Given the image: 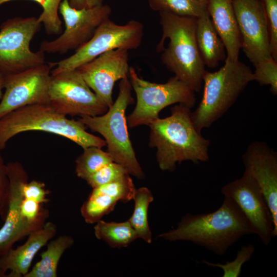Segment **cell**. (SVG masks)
<instances>
[{"label":"cell","instance_id":"cell-33","mask_svg":"<svg viewBox=\"0 0 277 277\" xmlns=\"http://www.w3.org/2000/svg\"><path fill=\"white\" fill-rule=\"evenodd\" d=\"M49 193V191L46 188L45 184L36 180L27 182L22 188L24 198L32 200L42 204L49 201L47 195Z\"/></svg>","mask_w":277,"mask_h":277},{"label":"cell","instance_id":"cell-8","mask_svg":"<svg viewBox=\"0 0 277 277\" xmlns=\"http://www.w3.org/2000/svg\"><path fill=\"white\" fill-rule=\"evenodd\" d=\"M144 35V26L131 20L118 25L108 18L96 29L92 37L70 56L53 63L51 74L75 70L107 51L117 49L128 50L137 48Z\"/></svg>","mask_w":277,"mask_h":277},{"label":"cell","instance_id":"cell-6","mask_svg":"<svg viewBox=\"0 0 277 277\" xmlns=\"http://www.w3.org/2000/svg\"><path fill=\"white\" fill-rule=\"evenodd\" d=\"M118 87L117 97L106 113L95 116H83L78 120L87 128L103 136L113 162L121 165L129 174L142 179L145 175L129 136L126 116L127 107L133 103L129 77L121 80Z\"/></svg>","mask_w":277,"mask_h":277},{"label":"cell","instance_id":"cell-21","mask_svg":"<svg viewBox=\"0 0 277 277\" xmlns=\"http://www.w3.org/2000/svg\"><path fill=\"white\" fill-rule=\"evenodd\" d=\"M73 243V239L67 235H61L49 242L46 250L41 254V260L24 277H56L60 260Z\"/></svg>","mask_w":277,"mask_h":277},{"label":"cell","instance_id":"cell-4","mask_svg":"<svg viewBox=\"0 0 277 277\" xmlns=\"http://www.w3.org/2000/svg\"><path fill=\"white\" fill-rule=\"evenodd\" d=\"M87 129L80 120L68 118L50 104L28 105L0 118V151L5 148L13 137L29 131H45L62 136L83 149L106 146L104 140L88 132Z\"/></svg>","mask_w":277,"mask_h":277},{"label":"cell","instance_id":"cell-28","mask_svg":"<svg viewBox=\"0 0 277 277\" xmlns=\"http://www.w3.org/2000/svg\"><path fill=\"white\" fill-rule=\"evenodd\" d=\"M15 0H0V6ZM39 4L43 11L37 19L44 26L48 35H58L62 33V22L60 18L59 7L63 0H30Z\"/></svg>","mask_w":277,"mask_h":277},{"label":"cell","instance_id":"cell-27","mask_svg":"<svg viewBox=\"0 0 277 277\" xmlns=\"http://www.w3.org/2000/svg\"><path fill=\"white\" fill-rule=\"evenodd\" d=\"M117 202L105 195H89L81 207V213L87 223H96L114 209Z\"/></svg>","mask_w":277,"mask_h":277},{"label":"cell","instance_id":"cell-32","mask_svg":"<svg viewBox=\"0 0 277 277\" xmlns=\"http://www.w3.org/2000/svg\"><path fill=\"white\" fill-rule=\"evenodd\" d=\"M261 1L268 26L271 56L277 61V0Z\"/></svg>","mask_w":277,"mask_h":277},{"label":"cell","instance_id":"cell-34","mask_svg":"<svg viewBox=\"0 0 277 277\" xmlns=\"http://www.w3.org/2000/svg\"><path fill=\"white\" fill-rule=\"evenodd\" d=\"M9 179L7 165L0 152V215L4 221L8 208Z\"/></svg>","mask_w":277,"mask_h":277},{"label":"cell","instance_id":"cell-16","mask_svg":"<svg viewBox=\"0 0 277 277\" xmlns=\"http://www.w3.org/2000/svg\"><path fill=\"white\" fill-rule=\"evenodd\" d=\"M6 165L9 179L8 208L0 228V256L12 248L17 241L34 231L24 222L21 212L22 188L28 181L27 172L18 162H10Z\"/></svg>","mask_w":277,"mask_h":277},{"label":"cell","instance_id":"cell-12","mask_svg":"<svg viewBox=\"0 0 277 277\" xmlns=\"http://www.w3.org/2000/svg\"><path fill=\"white\" fill-rule=\"evenodd\" d=\"M221 192L235 204L253 234L267 246L274 238L272 216L260 186L250 172L245 170L240 178L224 185Z\"/></svg>","mask_w":277,"mask_h":277},{"label":"cell","instance_id":"cell-24","mask_svg":"<svg viewBox=\"0 0 277 277\" xmlns=\"http://www.w3.org/2000/svg\"><path fill=\"white\" fill-rule=\"evenodd\" d=\"M83 153L75 161V173L84 180L104 166L113 161L107 151L102 148L90 146L83 149Z\"/></svg>","mask_w":277,"mask_h":277},{"label":"cell","instance_id":"cell-2","mask_svg":"<svg viewBox=\"0 0 277 277\" xmlns=\"http://www.w3.org/2000/svg\"><path fill=\"white\" fill-rule=\"evenodd\" d=\"M250 234H253V230L241 211L233 202L224 197L215 211L188 213L175 229L159 237L169 241L190 242L216 255H223L241 238Z\"/></svg>","mask_w":277,"mask_h":277},{"label":"cell","instance_id":"cell-26","mask_svg":"<svg viewBox=\"0 0 277 277\" xmlns=\"http://www.w3.org/2000/svg\"><path fill=\"white\" fill-rule=\"evenodd\" d=\"M129 175L126 174L114 181L93 188L89 195H105L124 203L133 200L136 189Z\"/></svg>","mask_w":277,"mask_h":277},{"label":"cell","instance_id":"cell-9","mask_svg":"<svg viewBox=\"0 0 277 277\" xmlns=\"http://www.w3.org/2000/svg\"><path fill=\"white\" fill-rule=\"evenodd\" d=\"M42 24L34 16L9 18L0 26V72L12 74L46 63L45 53L30 45Z\"/></svg>","mask_w":277,"mask_h":277},{"label":"cell","instance_id":"cell-22","mask_svg":"<svg viewBox=\"0 0 277 277\" xmlns=\"http://www.w3.org/2000/svg\"><path fill=\"white\" fill-rule=\"evenodd\" d=\"M97 239L102 240L113 248L127 247L137 236L128 221L121 222H107L100 220L94 227Z\"/></svg>","mask_w":277,"mask_h":277},{"label":"cell","instance_id":"cell-25","mask_svg":"<svg viewBox=\"0 0 277 277\" xmlns=\"http://www.w3.org/2000/svg\"><path fill=\"white\" fill-rule=\"evenodd\" d=\"M208 2V1H207ZM207 2L196 0H148L150 8L155 11H166L183 16L198 17L206 10Z\"/></svg>","mask_w":277,"mask_h":277},{"label":"cell","instance_id":"cell-31","mask_svg":"<svg viewBox=\"0 0 277 277\" xmlns=\"http://www.w3.org/2000/svg\"><path fill=\"white\" fill-rule=\"evenodd\" d=\"M127 173V170L121 165L112 162L90 175L85 181L94 188L114 181Z\"/></svg>","mask_w":277,"mask_h":277},{"label":"cell","instance_id":"cell-7","mask_svg":"<svg viewBox=\"0 0 277 277\" xmlns=\"http://www.w3.org/2000/svg\"><path fill=\"white\" fill-rule=\"evenodd\" d=\"M129 80L136 96V106L127 117L130 128L149 126L168 106L181 104L191 109L195 105V92L175 76L165 83L157 84L141 78L134 68L130 67Z\"/></svg>","mask_w":277,"mask_h":277},{"label":"cell","instance_id":"cell-1","mask_svg":"<svg viewBox=\"0 0 277 277\" xmlns=\"http://www.w3.org/2000/svg\"><path fill=\"white\" fill-rule=\"evenodd\" d=\"M190 108L181 104L171 108V114L149 125V146L156 148V157L163 171H173L176 164L209 161L210 141L199 132L191 120Z\"/></svg>","mask_w":277,"mask_h":277},{"label":"cell","instance_id":"cell-35","mask_svg":"<svg viewBox=\"0 0 277 277\" xmlns=\"http://www.w3.org/2000/svg\"><path fill=\"white\" fill-rule=\"evenodd\" d=\"M70 5L76 9L87 7V0H68Z\"/></svg>","mask_w":277,"mask_h":277},{"label":"cell","instance_id":"cell-36","mask_svg":"<svg viewBox=\"0 0 277 277\" xmlns=\"http://www.w3.org/2000/svg\"><path fill=\"white\" fill-rule=\"evenodd\" d=\"M103 0H87V7H91L103 4Z\"/></svg>","mask_w":277,"mask_h":277},{"label":"cell","instance_id":"cell-29","mask_svg":"<svg viewBox=\"0 0 277 277\" xmlns=\"http://www.w3.org/2000/svg\"><path fill=\"white\" fill-rule=\"evenodd\" d=\"M255 251V247L251 244L242 245L237 252L235 259L225 264L212 263L203 260V263L208 266L219 268L223 270V277H239L244 264L250 260Z\"/></svg>","mask_w":277,"mask_h":277},{"label":"cell","instance_id":"cell-38","mask_svg":"<svg viewBox=\"0 0 277 277\" xmlns=\"http://www.w3.org/2000/svg\"><path fill=\"white\" fill-rule=\"evenodd\" d=\"M197 1H199V2H207L208 0H196Z\"/></svg>","mask_w":277,"mask_h":277},{"label":"cell","instance_id":"cell-19","mask_svg":"<svg viewBox=\"0 0 277 277\" xmlns=\"http://www.w3.org/2000/svg\"><path fill=\"white\" fill-rule=\"evenodd\" d=\"M207 9L224 44L226 58L232 61L238 60L242 41L232 0H208Z\"/></svg>","mask_w":277,"mask_h":277},{"label":"cell","instance_id":"cell-17","mask_svg":"<svg viewBox=\"0 0 277 277\" xmlns=\"http://www.w3.org/2000/svg\"><path fill=\"white\" fill-rule=\"evenodd\" d=\"M246 170L260 186L271 213L274 237L277 235V152L266 143H250L242 155Z\"/></svg>","mask_w":277,"mask_h":277},{"label":"cell","instance_id":"cell-11","mask_svg":"<svg viewBox=\"0 0 277 277\" xmlns=\"http://www.w3.org/2000/svg\"><path fill=\"white\" fill-rule=\"evenodd\" d=\"M49 95L50 104L65 116H95L108 109L76 69L51 75Z\"/></svg>","mask_w":277,"mask_h":277},{"label":"cell","instance_id":"cell-15","mask_svg":"<svg viewBox=\"0 0 277 277\" xmlns=\"http://www.w3.org/2000/svg\"><path fill=\"white\" fill-rule=\"evenodd\" d=\"M128 51H107L76 69L90 88L108 108L113 103L112 90L116 82L129 77Z\"/></svg>","mask_w":277,"mask_h":277},{"label":"cell","instance_id":"cell-30","mask_svg":"<svg viewBox=\"0 0 277 277\" xmlns=\"http://www.w3.org/2000/svg\"><path fill=\"white\" fill-rule=\"evenodd\" d=\"M254 81L261 86L269 85L271 92L277 94V61L272 56L262 60L254 65Z\"/></svg>","mask_w":277,"mask_h":277},{"label":"cell","instance_id":"cell-13","mask_svg":"<svg viewBox=\"0 0 277 277\" xmlns=\"http://www.w3.org/2000/svg\"><path fill=\"white\" fill-rule=\"evenodd\" d=\"M52 63H45L4 76L5 92L0 102V118L28 105L50 104L49 91Z\"/></svg>","mask_w":277,"mask_h":277},{"label":"cell","instance_id":"cell-37","mask_svg":"<svg viewBox=\"0 0 277 277\" xmlns=\"http://www.w3.org/2000/svg\"><path fill=\"white\" fill-rule=\"evenodd\" d=\"M4 75L0 72V100L2 98L4 89Z\"/></svg>","mask_w":277,"mask_h":277},{"label":"cell","instance_id":"cell-14","mask_svg":"<svg viewBox=\"0 0 277 277\" xmlns=\"http://www.w3.org/2000/svg\"><path fill=\"white\" fill-rule=\"evenodd\" d=\"M241 37V48L254 66L271 56L270 36L261 0H232Z\"/></svg>","mask_w":277,"mask_h":277},{"label":"cell","instance_id":"cell-18","mask_svg":"<svg viewBox=\"0 0 277 277\" xmlns=\"http://www.w3.org/2000/svg\"><path fill=\"white\" fill-rule=\"evenodd\" d=\"M56 232V225L47 222L42 228L30 233L23 245L0 256V277H24L37 252Z\"/></svg>","mask_w":277,"mask_h":277},{"label":"cell","instance_id":"cell-20","mask_svg":"<svg viewBox=\"0 0 277 277\" xmlns=\"http://www.w3.org/2000/svg\"><path fill=\"white\" fill-rule=\"evenodd\" d=\"M196 40L205 66L216 67L226 58L224 44L214 27L207 9L197 17Z\"/></svg>","mask_w":277,"mask_h":277},{"label":"cell","instance_id":"cell-3","mask_svg":"<svg viewBox=\"0 0 277 277\" xmlns=\"http://www.w3.org/2000/svg\"><path fill=\"white\" fill-rule=\"evenodd\" d=\"M159 13L162 35L156 51L163 52L162 63L174 76L199 92L206 70L196 40L197 18Z\"/></svg>","mask_w":277,"mask_h":277},{"label":"cell","instance_id":"cell-10","mask_svg":"<svg viewBox=\"0 0 277 277\" xmlns=\"http://www.w3.org/2000/svg\"><path fill=\"white\" fill-rule=\"evenodd\" d=\"M59 13L63 18L65 30L55 39L41 43L39 50L45 53L63 54L76 50L87 43L98 27L109 18L111 9L103 4L76 9L70 5L68 0H63Z\"/></svg>","mask_w":277,"mask_h":277},{"label":"cell","instance_id":"cell-23","mask_svg":"<svg viewBox=\"0 0 277 277\" xmlns=\"http://www.w3.org/2000/svg\"><path fill=\"white\" fill-rule=\"evenodd\" d=\"M134 208L133 214L128 220L134 229L137 238H141L147 243L152 242V235L148 221V210L153 196L147 187L135 189L133 198Z\"/></svg>","mask_w":277,"mask_h":277},{"label":"cell","instance_id":"cell-5","mask_svg":"<svg viewBox=\"0 0 277 277\" xmlns=\"http://www.w3.org/2000/svg\"><path fill=\"white\" fill-rule=\"evenodd\" d=\"M254 81L251 69L239 60L226 58L219 70L205 71L202 100L196 109L191 113L193 124L201 133L209 128L235 103L248 84Z\"/></svg>","mask_w":277,"mask_h":277}]
</instances>
